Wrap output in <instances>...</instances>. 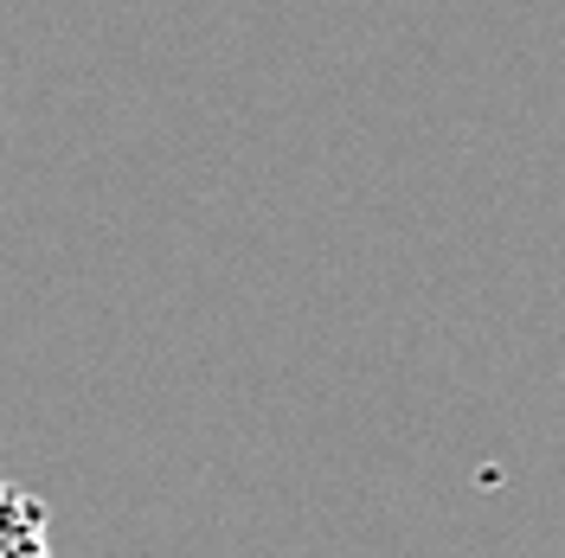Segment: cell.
<instances>
[{
	"instance_id": "1",
	"label": "cell",
	"mask_w": 565,
	"mask_h": 558,
	"mask_svg": "<svg viewBox=\"0 0 565 558\" xmlns=\"http://www.w3.org/2000/svg\"><path fill=\"white\" fill-rule=\"evenodd\" d=\"M0 558H52V514L13 475H0Z\"/></svg>"
}]
</instances>
